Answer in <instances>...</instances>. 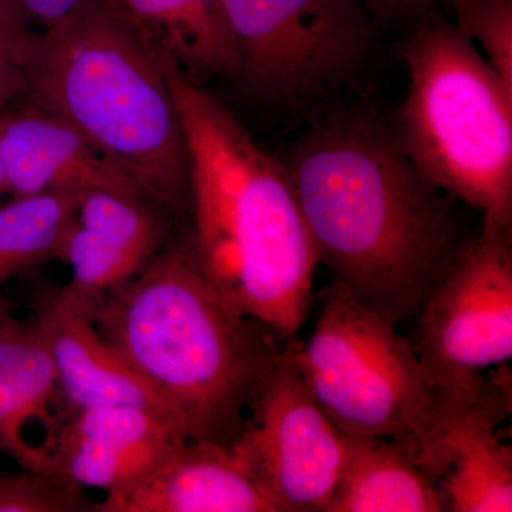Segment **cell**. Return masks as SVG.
I'll list each match as a JSON object with an SVG mask.
<instances>
[{"label":"cell","mask_w":512,"mask_h":512,"mask_svg":"<svg viewBox=\"0 0 512 512\" xmlns=\"http://www.w3.org/2000/svg\"><path fill=\"white\" fill-rule=\"evenodd\" d=\"M284 163L319 264L396 328L414 322L470 241L453 198L369 114L316 124Z\"/></svg>","instance_id":"cell-1"},{"label":"cell","mask_w":512,"mask_h":512,"mask_svg":"<svg viewBox=\"0 0 512 512\" xmlns=\"http://www.w3.org/2000/svg\"><path fill=\"white\" fill-rule=\"evenodd\" d=\"M190 157L192 252L208 281L278 342L308 315L318 251L288 168L214 94L168 63Z\"/></svg>","instance_id":"cell-2"},{"label":"cell","mask_w":512,"mask_h":512,"mask_svg":"<svg viewBox=\"0 0 512 512\" xmlns=\"http://www.w3.org/2000/svg\"><path fill=\"white\" fill-rule=\"evenodd\" d=\"M168 62L114 0H80L23 45V103L60 117L167 214L190 210V157Z\"/></svg>","instance_id":"cell-3"},{"label":"cell","mask_w":512,"mask_h":512,"mask_svg":"<svg viewBox=\"0 0 512 512\" xmlns=\"http://www.w3.org/2000/svg\"><path fill=\"white\" fill-rule=\"evenodd\" d=\"M93 320L163 394L188 440L234 443L281 350L212 286L190 239L94 303Z\"/></svg>","instance_id":"cell-4"},{"label":"cell","mask_w":512,"mask_h":512,"mask_svg":"<svg viewBox=\"0 0 512 512\" xmlns=\"http://www.w3.org/2000/svg\"><path fill=\"white\" fill-rule=\"evenodd\" d=\"M409 93L393 126L403 153L427 180L512 229V90L476 45L443 20L404 40Z\"/></svg>","instance_id":"cell-5"},{"label":"cell","mask_w":512,"mask_h":512,"mask_svg":"<svg viewBox=\"0 0 512 512\" xmlns=\"http://www.w3.org/2000/svg\"><path fill=\"white\" fill-rule=\"evenodd\" d=\"M285 350L340 431L392 440L417 464L441 406L412 340L396 326L332 281L308 342L288 339Z\"/></svg>","instance_id":"cell-6"},{"label":"cell","mask_w":512,"mask_h":512,"mask_svg":"<svg viewBox=\"0 0 512 512\" xmlns=\"http://www.w3.org/2000/svg\"><path fill=\"white\" fill-rule=\"evenodd\" d=\"M237 82L256 99L305 109L355 83L373 49L362 0H224Z\"/></svg>","instance_id":"cell-7"},{"label":"cell","mask_w":512,"mask_h":512,"mask_svg":"<svg viewBox=\"0 0 512 512\" xmlns=\"http://www.w3.org/2000/svg\"><path fill=\"white\" fill-rule=\"evenodd\" d=\"M412 340L441 403L478 402L512 357V229L483 225L430 293Z\"/></svg>","instance_id":"cell-8"},{"label":"cell","mask_w":512,"mask_h":512,"mask_svg":"<svg viewBox=\"0 0 512 512\" xmlns=\"http://www.w3.org/2000/svg\"><path fill=\"white\" fill-rule=\"evenodd\" d=\"M232 446L284 512H326L349 453L348 434L323 412L285 349Z\"/></svg>","instance_id":"cell-9"},{"label":"cell","mask_w":512,"mask_h":512,"mask_svg":"<svg viewBox=\"0 0 512 512\" xmlns=\"http://www.w3.org/2000/svg\"><path fill=\"white\" fill-rule=\"evenodd\" d=\"M510 380L467 406L440 404V420L417 466L451 512L512 511V450L495 426L510 413Z\"/></svg>","instance_id":"cell-10"},{"label":"cell","mask_w":512,"mask_h":512,"mask_svg":"<svg viewBox=\"0 0 512 512\" xmlns=\"http://www.w3.org/2000/svg\"><path fill=\"white\" fill-rule=\"evenodd\" d=\"M185 441L170 420L141 407L77 410L52 439L53 470L109 497L146 480Z\"/></svg>","instance_id":"cell-11"},{"label":"cell","mask_w":512,"mask_h":512,"mask_svg":"<svg viewBox=\"0 0 512 512\" xmlns=\"http://www.w3.org/2000/svg\"><path fill=\"white\" fill-rule=\"evenodd\" d=\"M0 160L12 197L106 190L147 198L76 127L23 101L0 111Z\"/></svg>","instance_id":"cell-12"},{"label":"cell","mask_w":512,"mask_h":512,"mask_svg":"<svg viewBox=\"0 0 512 512\" xmlns=\"http://www.w3.org/2000/svg\"><path fill=\"white\" fill-rule=\"evenodd\" d=\"M96 512H284L232 444L187 440L146 480Z\"/></svg>","instance_id":"cell-13"},{"label":"cell","mask_w":512,"mask_h":512,"mask_svg":"<svg viewBox=\"0 0 512 512\" xmlns=\"http://www.w3.org/2000/svg\"><path fill=\"white\" fill-rule=\"evenodd\" d=\"M93 306L64 288L37 313L55 362L59 389L76 412L101 406L141 407L161 414L183 433L163 394L100 335Z\"/></svg>","instance_id":"cell-14"},{"label":"cell","mask_w":512,"mask_h":512,"mask_svg":"<svg viewBox=\"0 0 512 512\" xmlns=\"http://www.w3.org/2000/svg\"><path fill=\"white\" fill-rule=\"evenodd\" d=\"M59 389L49 343L37 320H10L0 332V454L22 470H53L52 450L33 444L26 429L45 416Z\"/></svg>","instance_id":"cell-15"},{"label":"cell","mask_w":512,"mask_h":512,"mask_svg":"<svg viewBox=\"0 0 512 512\" xmlns=\"http://www.w3.org/2000/svg\"><path fill=\"white\" fill-rule=\"evenodd\" d=\"M134 28L178 69L202 79H237L239 57L224 0H114Z\"/></svg>","instance_id":"cell-16"},{"label":"cell","mask_w":512,"mask_h":512,"mask_svg":"<svg viewBox=\"0 0 512 512\" xmlns=\"http://www.w3.org/2000/svg\"><path fill=\"white\" fill-rule=\"evenodd\" d=\"M349 453L326 512L446 511L439 488L406 448L349 436Z\"/></svg>","instance_id":"cell-17"},{"label":"cell","mask_w":512,"mask_h":512,"mask_svg":"<svg viewBox=\"0 0 512 512\" xmlns=\"http://www.w3.org/2000/svg\"><path fill=\"white\" fill-rule=\"evenodd\" d=\"M80 195L46 191L0 205V289L29 269L62 259Z\"/></svg>","instance_id":"cell-18"},{"label":"cell","mask_w":512,"mask_h":512,"mask_svg":"<svg viewBox=\"0 0 512 512\" xmlns=\"http://www.w3.org/2000/svg\"><path fill=\"white\" fill-rule=\"evenodd\" d=\"M167 215L147 198L93 190L80 198L77 224L148 265L164 248Z\"/></svg>","instance_id":"cell-19"},{"label":"cell","mask_w":512,"mask_h":512,"mask_svg":"<svg viewBox=\"0 0 512 512\" xmlns=\"http://www.w3.org/2000/svg\"><path fill=\"white\" fill-rule=\"evenodd\" d=\"M456 28L512 90V0H453Z\"/></svg>","instance_id":"cell-20"},{"label":"cell","mask_w":512,"mask_h":512,"mask_svg":"<svg viewBox=\"0 0 512 512\" xmlns=\"http://www.w3.org/2000/svg\"><path fill=\"white\" fill-rule=\"evenodd\" d=\"M83 488L56 470L0 473V512L90 511Z\"/></svg>","instance_id":"cell-21"},{"label":"cell","mask_w":512,"mask_h":512,"mask_svg":"<svg viewBox=\"0 0 512 512\" xmlns=\"http://www.w3.org/2000/svg\"><path fill=\"white\" fill-rule=\"evenodd\" d=\"M28 25L0 0V111L23 99V45Z\"/></svg>","instance_id":"cell-22"},{"label":"cell","mask_w":512,"mask_h":512,"mask_svg":"<svg viewBox=\"0 0 512 512\" xmlns=\"http://www.w3.org/2000/svg\"><path fill=\"white\" fill-rule=\"evenodd\" d=\"M30 29H45L66 16L80 0H3Z\"/></svg>","instance_id":"cell-23"},{"label":"cell","mask_w":512,"mask_h":512,"mask_svg":"<svg viewBox=\"0 0 512 512\" xmlns=\"http://www.w3.org/2000/svg\"><path fill=\"white\" fill-rule=\"evenodd\" d=\"M372 16L394 18L426 9L436 0H362Z\"/></svg>","instance_id":"cell-24"},{"label":"cell","mask_w":512,"mask_h":512,"mask_svg":"<svg viewBox=\"0 0 512 512\" xmlns=\"http://www.w3.org/2000/svg\"><path fill=\"white\" fill-rule=\"evenodd\" d=\"M12 319V315H10L6 306L3 305L2 301H0V332L9 325L10 320Z\"/></svg>","instance_id":"cell-25"},{"label":"cell","mask_w":512,"mask_h":512,"mask_svg":"<svg viewBox=\"0 0 512 512\" xmlns=\"http://www.w3.org/2000/svg\"><path fill=\"white\" fill-rule=\"evenodd\" d=\"M9 192L8 181H6L5 170H3L2 160H0V195Z\"/></svg>","instance_id":"cell-26"}]
</instances>
